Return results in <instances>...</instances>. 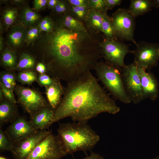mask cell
Here are the masks:
<instances>
[{
	"mask_svg": "<svg viewBox=\"0 0 159 159\" xmlns=\"http://www.w3.org/2000/svg\"><path fill=\"white\" fill-rule=\"evenodd\" d=\"M47 34L46 66L52 78L75 80L94 69L102 57L97 35L71 30L57 22Z\"/></svg>",
	"mask_w": 159,
	"mask_h": 159,
	"instance_id": "obj_1",
	"label": "cell"
},
{
	"mask_svg": "<svg viewBox=\"0 0 159 159\" xmlns=\"http://www.w3.org/2000/svg\"><path fill=\"white\" fill-rule=\"evenodd\" d=\"M120 108L90 71L67 82L62 101L55 110L53 123L67 117L87 122L103 112L113 114Z\"/></svg>",
	"mask_w": 159,
	"mask_h": 159,
	"instance_id": "obj_2",
	"label": "cell"
},
{
	"mask_svg": "<svg viewBox=\"0 0 159 159\" xmlns=\"http://www.w3.org/2000/svg\"><path fill=\"white\" fill-rule=\"evenodd\" d=\"M57 131L67 154L90 150L100 140L99 136L86 122L59 124Z\"/></svg>",
	"mask_w": 159,
	"mask_h": 159,
	"instance_id": "obj_3",
	"label": "cell"
},
{
	"mask_svg": "<svg viewBox=\"0 0 159 159\" xmlns=\"http://www.w3.org/2000/svg\"><path fill=\"white\" fill-rule=\"evenodd\" d=\"M97 80L100 81L105 88L116 100L125 103L131 102L125 89L122 77V69L105 62H99L95 66Z\"/></svg>",
	"mask_w": 159,
	"mask_h": 159,
	"instance_id": "obj_4",
	"label": "cell"
},
{
	"mask_svg": "<svg viewBox=\"0 0 159 159\" xmlns=\"http://www.w3.org/2000/svg\"><path fill=\"white\" fill-rule=\"evenodd\" d=\"M14 91L17 103L29 115L30 118L43 109L49 107L47 100L36 89L17 85Z\"/></svg>",
	"mask_w": 159,
	"mask_h": 159,
	"instance_id": "obj_5",
	"label": "cell"
},
{
	"mask_svg": "<svg viewBox=\"0 0 159 159\" xmlns=\"http://www.w3.org/2000/svg\"><path fill=\"white\" fill-rule=\"evenodd\" d=\"M67 155L60 137L50 132L35 148L27 159H60Z\"/></svg>",
	"mask_w": 159,
	"mask_h": 159,
	"instance_id": "obj_6",
	"label": "cell"
},
{
	"mask_svg": "<svg viewBox=\"0 0 159 159\" xmlns=\"http://www.w3.org/2000/svg\"><path fill=\"white\" fill-rule=\"evenodd\" d=\"M99 45L101 55L105 62L119 69H122L126 65L124 61L126 55L133 52L129 49L128 45L117 39L105 38Z\"/></svg>",
	"mask_w": 159,
	"mask_h": 159,
	"instance_id": "obj_7",
	"label": "cell"
},
{
	"mask_svg": "<svg viewBox=\"0 0 159 159\" xmlns=\"http://www.w3.org/2000/svg\"><path fill=\"white\" fill-rule=\"evenodd\" d=\"M135 18L127 9L120 8L110 18L116 39L137 42L134 38Z\"/></svg>",
	"mask_w": 159,
	"mask_h": 159,
	"instance_id": "obj_8",
	"label": "cell"
},
{
	"mask_svg": "<svg viewBox=\"0 0 159 159\" xmlns=\"http://www.w3.org/2000/svg\"><path fill=\"white\" fill-rule=\"evenodd\" d=\"M133 50L134 62L138 68L149 71L156 66L159 60V44L140 41Z\"/></svg>",
	"mask_w": 159,
	"mask_h": 159,
	"instance_id": "obj_9",
	"label": "cell"
},
{
	"mask_svg": "<svg viewBox=\"0 0 159 159\" xmlns=\"http://www.w3.org/2000/svg\"><path fill=\"white\" fill-rule=\"evenodd\" d=\"M122 77L126 94L131 102L136 104L143 100L138 67L133 62L122 69Z\"/></svg>",
	"mask_w": 159,
	"mask_h": 159,
	"instance_id": "obj_10",
	"label": "cell"
},
{
	"mask_svg": "<svg viewBox=\"0 0 159 159\" xmlns=\"http://www.w3.org/2000/svg\"><path fill=\"white\" fill-rule=\"evenodd\" d=\"M50 132L46 130L38 131L21 140L14 143L11 152L14 157L16 159H27L35 148Z\"/></svg>",
	"mask_w": 159,
	"mask_h": 159,
	"instance_id": "obj_11",
	"label": "cell"
},
{
	"mask_svg": "<svg viewBox=\"0 0 159 159\" xmlns=\"http://www.w3.org/2000/svg\"><path fill=\"white\" fill-rule=\"evenodd\" d=\"M38 131L29 121L23 117L19 116L11 123L4 132L9 140L15 143L33 135Z\"/></svg>",
	"mask_w": 159,
	"mask_h": 159,
	"instance_id": "obj_12",
	"label": "cell"
},
{
	"mask_svg": "<svg viewBox=\"0 0 159 159\" xmlns=\"http://www.w3.org/2000/svg\"><path fill=\"white\" fill-rule=\"evenodd\" d=\"M142 89L143 100L149 99L154 101L158 94V83L154 75L151 72L138 68Z\"/></svg>",
	"mask_w": 159,
	"mask_h": 159,
	"instance_id": "obj_13",
	"label": "cell"
},
{
	"mask_svg": "<svg viewBox=\"0 0 159 159\" xmlns=\"http://www.w3.org/2000/svg\"><path fill=\"white\" fill-rule=\"evenodd\" d=\"M65 90L60 80L54 78L53 83L45 87V94L49 106L54 111L59 105Z\"/></svg>",
	"mask_w": 159,
	"mask_h": 159,
	"instance_id": "obj_14",
	"label": "cell"
},
{
	"mask_svg": "<svg viewBox=\"0 0 159 159\" xmlns=\"http://www.w3.org/2000/svg\"><path fill=\"white\" fill-rule=\"evenodd\" d=\"M54 112L50 107H46L30 118L29 121L38 131L46 130L53 123Z\"/></svg>",
	"mask_w": 159,
	"mask_h": 159,
	"instance_id": "obj_15",
	"label": "cell"
},
{
	"mask_svg": "<svg viewBox=\"0 0 159 159\" xmlns=\"http://www.w3.org/2000/svg\"><path fill=\"white\" fill-rule=\"evenodd\" d=\"M19 116L16 104L6 98L0 102V128L5 124L11 123Z\"/></svg>",
	"mask_w": 159,
	"mask_h": 159,
	"instance_id": "obj_16",
	"label": "cell"
},
{
	"mask_svg": "<svg viewBox=\"0 0 159 159\" xmlns=\"http://www.w3.org/2000/svg\"><path fill=\"white\" fill-rule=\"evenodd\" d=\"M104 14L90 9L88 17L85 23L88 32L94 35H97L102 32L101 26Z\"/></svg>",
	"mask_w": 159,
	"mask_h": 159,
	"instance_id": "obj_17",
	"label": "cell"
},
{
	"mask_svg": "<svg viewBox=\"0 0 159 159\" xmlns=\"http://www.w3.org/2000/svg\"><path fill=\"white\" fill-rule=\"evenodd\" d=\"M26 29L22 24L13 26L8 35V42L13 47H20L24 42Z\"/></svg>",
	"mask_w": 159,
	"mask_h": 159,
	"instance_id": "obj_18",
	"label": "cell"
},
{
	"mask_svg": "<svg viewBox=\"0 0 159 159\" xmlns=\"http://www.w3.org/2000/svg\"><path fill=\"white\" fill-rule=\"evenodd\" d=\"M153 7L151 0H131L127 10L135 18L150 11Z\"/></svg>",
	"mask_w": 159,
	"mask_h": 159,
	"instance_id": "obj_19",
	"label": "cell"
},
{
	"mask_svg": "<svg viewBox=\"0 0 159 159\" xmlns=\"http://www.w3.org/2000/svg\"><path fill=\"white\" fill-rule=\"evenodd\" d=\"M57 22L71 30L88 32L84 23L76 19L69 13L61 16Z\"/></svg>",
	"mask_w": 159,
	"mask_h": 159,
	"instance_id": "obj_20",
	"label": "cell"
},
{
	"mask_svg": "<svg viewBox=\"0 0 159 159\" xmlns=\"http://www.w3.org/2000/svg\"><path fill=\"white\" fill-rule=\"evenodd\" d=\"M40 19V15L34 10L26 7L22 10L20 15L21 24L24 26H31L37 22Z\"/></svg>",
	"mask_w": 159,
	"mask_h": 159,
	"instance_id": "obj_21",
	"label": "cell"
},
{
	"mask_svg": "<svg viewBox=\"0 0 159 159\" xmlns=\"http://www.w3.org/2000/svg\"><path fill=\"white\" fill-rule=\"evenodd\" d=\"M36 64L34 58L30 54L24 52L20 55L17 65L10 70L25 71L32 70Z\"/></svg>",
	"mask_w": 159,
	"mask_h": 159,
	"instance_id": "obj_22",
	"label": "cell"
},
{
	"mask_svg": "<svg viewBox=\"0 0 159 159\" xmlns=\"http://www.w3.org/2000/svg\"><path fill=\"white\" fill-rule=\"evenodd\" d=\"M1 59L2 66L10 70L16 67L18 63L16 52L8 48H6L3 51Z\"/></svg>",
	"mask_w": 159,
	"mask_h": 159,
	"instance_id": "obj_23",
	"label": "cell"
},
{
	"mask_svg": "<svg viewBox=\"0 0 159 159\" xmlns=\"http://www.w3.org/2000/svg\"><path fill=\"white\" fill-rule=\"evenodd\" d=\"M17 76L13 72L3 71L0 73V82L5 87L13 93L16 85Z\"/></svg>",
	"mask_w": 159,
	"mask_h": 159,
	"instance_id": "obj_24",
	"label": "cell"
},
{
	"mask_svg": "<svg viewBox=\"0 0 159 159\" xmlns=\"http://www.w3.org/2000/svg\"><path fill=\"white\" fill-rule=\"evenodd\" d=\"M90 9L87 6H70L69 13L76 19L85 24L88 17Z\"/></svg>",
	"mask_w": 159,
	"mask_h": 159,
	"instance_id": "obj_25",
	"label": "cell"
},
{
	"mask_svg": "<svg viewBox=\"0 0 159 159\" xmlns=\"http://www.w3.org/2000/svg\"><path fill=\"white\" fill-rule=\"evenodd\" d=\"M38 77L37 73L32 70L23 71L19 72L17 80L22 84L30 85L37 81Z\"/></svg>",
	"mask_w": 159,
	"mask_h": 159,
	"instance_id": "obj_26",
	"label": "cell"
},
{
	"mask_svg": "<svg viewBox=\"0 0 159 159\" xmlns=\"http://www.w3.org/2000/svg\"><path fill=\"white\" fill-rule=\"evenodd\" d=\"M101 32L104 35L105 38L107 39H115V32L110 18L107 14L104 15L103 21L101 26Z\"/></svg>",
	"mask_w": 159,
	"mask_h": 159,
	"instance_id": "obj_27",
	"label": "cell"
},
{
	"mask_svg": "<svg viewBox=\"0 0 159 159\" xmlns=\"http://www.w3.org/2000/svg\"><path fill=\"white\" fill-rule=\"evenodd\" d=\"M17 9L14 8H8L4 11L2 18L6 28L12 25L15 22L18 15Z\"/></svg>",
	"mask_w": 159,
	"mask_h": 159,
	"instance_id": "obj_28",
	"label": "cell"
},
{
	"mask_svg": "<svg viewBox=\"0 0 159 159\" xmlns=\"http://www.w3.org/2000/svg\"><path fill=\"white\" fill-rule=\"evenodd\" d=\"M29 27L26 29L25 37L24 42L28 44L32 42L39 38L41 32L38 25Z\"/></svg>",
	"mask_w": 159,
	"mask_h": 159,
	"instance_id": "obj_29",
	"label": "cell"
},
{
	"mask_svg": "<svg viewBox=\"0 0 159 159\" xmlns=\"http://www.w3.org/2000/svg\"><path fill=\"white\" fill-rule=\"evenodd\" d=\"M55 22L51 18L45 17L40 20L38 26L41 31H43L49 33L53 32Z\"/></svg>",
	"mask_w": 159,
	"mask_h": 159,
	"instance_id": "obj_30",
	"label": "cell"
},
{
	"mask_svg": "<svg viewBox=\"0 0 159 159\" xmlns=\"http://www.w3.org/2000/svg\"><path fill=\"white\" fill-rule=\"evenodd\" d=\"M88 7L102 14H107L104 0H89Z\"/></svg>",
	"mask_w": 159,
	"mask_h": 159,
	"instance_id": "obj_31",
	"label": "cell"
},
{
	"mask_svg": "<svg viewBox=\"0 0 159 159\" xmlns=\"http://www.w3.org/2000/svg\"><path fill=\"white\" fill-rule=\"evenodd\" d=\"M14 143L11 142L7 137L1 129H0V150L1 152L10 151L13 149Z\"/></svg>",
	"mask_w": 159,
	"mask_h": 159,
	"instance_id": "obj_32",
	"label": "cell"
},
{
	"mask_svg": "<svg viewBox=\"0 0 159 159\" xmlns=\"http://www.w3.org/2000/svg\"><path fill=\"white\" fill-rule=\"evenodd\" d=\"M70 6L67 0H59L53 10L56 14L62 16L69 13Z\"/></svg>",
	"mask_w": 159,
	"mask_h": 159,
	"instance_id": "obj_33",
	"label": "cell"
},
{
	"mask_svg": "<svg viewBox=\"0 0 159 159\" xmlns=\"http://www.w3.org/2000/svg\"><path fill=\"white\" fill-rule=\"evenodd\" d=\"M54 78L44 74L39 75L37 81L40 86L45 87L51 85L54 82Z\"/></svg>",
	"mask_w": 159,
	"mask_h": 159,
	"instance_id": "obj_34",
	"label": "cell"
},
{
	"mask_svg": "<svg viewBox=\"0 0 159 159\" xmlns=\"http://www.w3.org/2000/svg\"><path fill=\"white\" fill-rule=\"evenodd\" d=\"M0 86V89L3 92L5 98L14 103L16 104L17 100L15 99L13 93L9 89L5 87L1 82Z\"/></svg>",
	"mask_w": 159,
	"mask_h": 159,
	"instance_id": "obj_35",
	"label": "cell"
},
{
	"mask_svg": "<svg viewBox=\"0 0 159 159\" xmlns=\"http://www.w3.org/2000/svg\"><path fill=\"white\" fill-rule=\"evenodd\" d=\"M67 1L71 6L88 7L89 0H68Z\"/></svg>",
	"mask_w": 159,
	"mask_h": 159,
	"instance_id": "obj_36",
	"label": "cell"
},
{
	"mask_svg": "<svg viewBox=\"0 0 159 159\" xmlns=\"http://www.w3.org/2000/svg\"><path fill=\"white\" fill-rule=\"evenodd\" d=\"M107 10L112 9L114 7L120 5L122 1V0H104Z\"/></svg>",
	"mask_w": 159,
	"mask_h": 159,
	"instance_id": "obj_37",
	"label": "cell"
},
{
	"mask_svg": "<svg viewBox=\"0 0 159 159\" xmlns=\"http://www.w3.org/2000/svg\"><path fill=\"white\" fill-rule=\"evenodd\" d=\"M47 0H35L34 1L33 8L35 10H39L47 6Z\"/></svg>",
	"mask_w": 159,
	"mask_h": 159,
	"instance_id": "obj_38",
	"label": "cell"
},
{
	"mask_svg": "<svg viewBox=\"0 0 159 159\" xmlns=\"http://www.w3.org/2000/svg\"><path fill=\"white\" fill-rule=\"evenodd\" d=\"M36 71L40 74H45L47 72V68L46 65L42 62H39L36 67Z\"/></svg>",
	"mask_w": 159,
	"mask_h": 159,
	"instance_id": "obj_39",
	"label": "cell"
},
{
	"mask_svg": "<svg viewBox=\"0 0 159 159\" xmlns=\"http://www.w3.org/2000/svg\"><path fill=\"white\" fill-rule=\"evenodd\" d=\"M83 159H104V158L100 154L95 152H92L89 156Z\"/></svg>",
	"mask_w": 159,
	"mask_h": 159,
	"instance_id": "obj_40",
	"label": "cell"
},
{
	"mask_svg": "<svg viewBox=\"0 0 159 159\" xmlns=\"http://www.w3.org/2000/svg\"><path fill=\"white\" fill-rule=\"evenodd\" d=\"M59 1V0H48L47 6L48 8L49 9H53Z\"/></svg>",
	"mask_w": 159,
	"mask_h": 159,
	"instance_id": "obj_41",
	"label": "cell"
},
{
	"mask_svg": "<svg viewBox=\"0 0 159 159\" xmlns=\"http://www.w3.org/2000/svg\"><path fill=\"white\" fill-rule=\"evenodd\" d=\"M153 7L159 9V0H151Z\"/></svg>",
	"mask_w": 159,
	"mask_h": 159,
	"instance_id": "obj_42",
	"label": "cell"
},
{
	"mask_svg": "<svg viewBox=\"0 0 159 159\" xmlns=\"http://www.w3.org/2000/svg\"><path fill=\"white\" fill-rule=\"evenodd\" d=\"M4 42L2 36L0 35V51L2 52L4 49Z\"/></svg>",
	"mask_w": 159,
	"mask_h": 159,
	"instance_id": "obj_43",
	"label": "cell"
},
{
	"mask_svg": "<svg viewBox=\"0 0 159 159\" xmlns=\"http://www.w3.org/2000/svg\"><path fill=\"white\" fill-rule=\"evenodd\" d=\"M5 98L3 92L1 89H0V101H2Z\"/></svg>",
	"mask_w": 159,
	"mask_h": 159,
	"instance_id": "obj_44",
	"label": "cell"
},
{
	"mask_svg": "<svg viewBox=\"0 0 159 159\" xmlns=\"http://www.w3.org/2000/svg\"><path fill=\"white\" fill-rule=\"evenodd\" d=\"M23 1L21 0H14L13 1V2L15 4H20L22 3L23 2Z\"/></svg>",
	"mask_w": 159,
	"mask_h": 159,
	"instance_id": "obj_45",
	"label": "cell"
},
{
	"mask_svg": "<svg viewBox=\"0 0 159 159\" xmlns=\"http://www.w3.org/2000/svg\"><path fill=\"white\" fill-rule=\"evenodd\" d=\"M4 29V28L3 24L1 22L0 24V32L1 34V33H2L3 32Z\"/></svg>",
	"mask_w": 159,
	"mask_h": 159,
	"instance_id": "obj_46",
	"label": "cell"
},
{
	"mask_svg": "<svg viewBox=\"0 0 159 159\" xmlns=\"http://www.w3.org/2000/svg\"><path fill=\"white\" fill-rule=\"evenodd\" d=\"M0 159H7L6 158L2 156L0 157Z\"/></svg>",
	"mask_w": 159,
	"mask_h": 159,
	"instance_id": "obj_47",
	"label": "cell"
},
{
	"mask_svg": "<svg viewBox=\"0 0 159 159\" xmlns=\"http://www.w3.org/2000/svg\"><path fill=\"white\" fill-rule=\"evenodd\" d=\"M159 159V156H157L155 158H151V159Z\"/></svg>",
	"mask_w": 159,
	"mask_h": 159,
	"instance_id": "obj_48",
	"label": "cell"
}]
</instances>
